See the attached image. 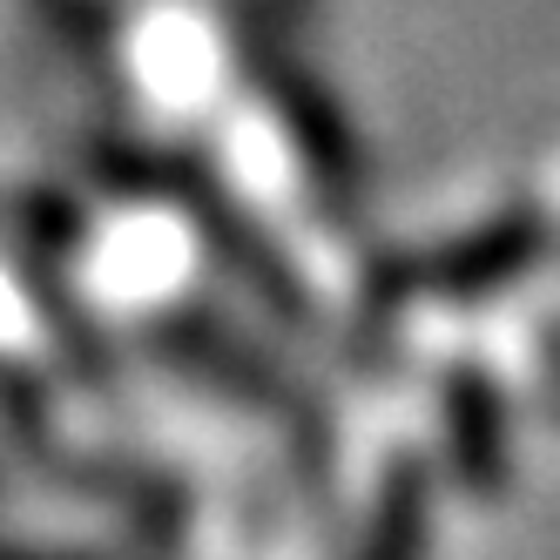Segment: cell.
I'll return each mask as SVG.
<instances>
[]
</instances>
